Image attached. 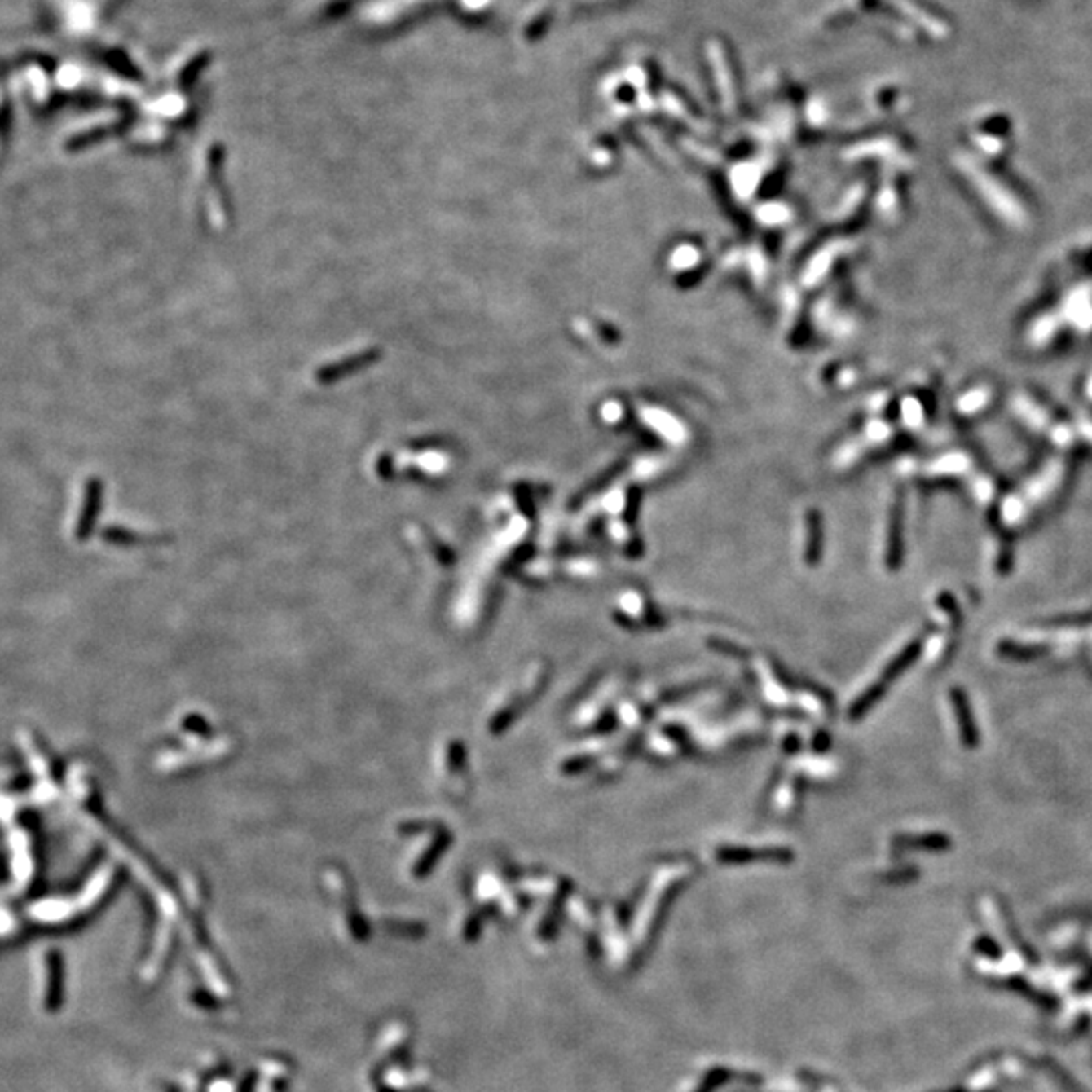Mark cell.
<instances>
[{"mask_svg":"<svg viewBox=\"0 0 1092 1092\" xmlns=\"http://www.w3.org/2000/svg\"><path fill=\"white\" fill-rule=\"evenodd\" d=\"M759 856H768V858H785L787 852L783 850H768V852H753V850H745V848H724L722 852H718V858L722 860H749V858H759Z\"/></svg>","mask_w":1092,"mask_h":1092,"instance_id":"6da1fadb","label":"cell"},{"mask_svg":"<svg viewBox=\"0 0 1092 1092\" xmlns=\"http://www.w3.org/2000/svg\"><path fill=\"white\" fill-rule=\"evenodd\" d=\"M1003 985L1010 987V989L1019 991V993H1024V995H1026V997H1032L1036 1003H1040V1006H1046V1007H1054V1006H1056V1002H1054V999H1048V997H1046V995L1037 993V991L1032 989V987L1028 985V983L1024 981V980H1019V977H1007V980L1003 981Z\"/></svg>","mask_w":1092,"mask_h":1092,"instance_id":"7a4b0ae2","label":"cell"},{"mask_svg":"<svg viewBox=\"0 0 1092 1092\" xmlns=\"http://www.w3.org/2000/svg\"><path fill=\"white\" fill-rule=\"evenodd\" d=\"M977 951L985 953L987 957H999V955H1002V953H999V949H997V944H995L993 940L987 939V936H983V939L977 940Z\"/></svg>","mask_w":1092,"mask_h":1092,"instance_id":"3957f363","label":"cell"}]
</instances>
